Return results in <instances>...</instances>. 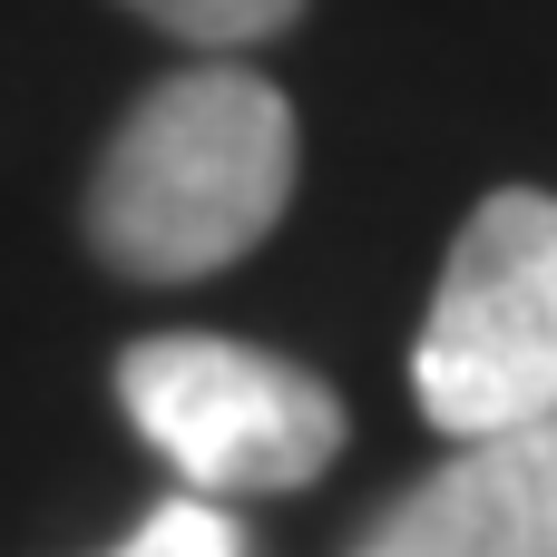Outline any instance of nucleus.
<instances>
[{
  "label": "nucleus",
  "mask_w": 557,
  "mask_h": 557,
  "mask_svg": "<svg viewBox=\"0 0 557 557\" xmlns=\"http://www.w3.org/2000/svg\"><path fill=\"white\" fill-rule=\"evenodd\" d=\"M294 157V98L245 59H196L157 78L98 147L78 235L127 284H206L284 225Z\"/></svg>",
  "instance_id": "f257e3e1"
},
{
  "label": "nucleus",
  "mask_w": 557,
  "mask_h": 557,
  "mask_svg": "<svg viewBox=\"0 0 557 557\" xmlns=\"http://www.w3.org/2000/svg\"><path fill=\"white\" fill-rule=\"evenodd\" d=\"M411 401L441 441H490L557 411V196L499 186L450 235L411 343Z\"/></svg>",
  "instance_id": "f03ea898"
},
{
  "label": "nucleus",
  "mask_w": 557,
  "mask_h": 557,
  "mask_svg": "<svg viewBox=\"0 0 557 557\" xmlns=\"http://www.w3.org/2000/svg\"><path fill=\"white\" fill-rule=\"evenodd\" d=\"M117 401L137 441L196 499H274L343 460V392L235 333H147L117 352Z\"/></svg>",
  "instance_id": "7ed1b4c3"
},
{
  "label": "nucleus",
  "mask_w": 557,
  "mask_h": 557,
  "mask_svg": "<svg viewBox=\"0 0 557 557\" xmlns=\"http://www.w3.org/2000/svg\"><path fill=\"white\" fill-rule=\"evenodd\" d=\"M352 557H557V411L450 441V460L411 480Z\"/></svg>",
  "instance_id": "20e7f679"
},
{
  "label": "nucleus",
  "mask_w": 557,
  "mask_h": 557,
  "mask_svg": "<svg viewBox=\"0 0 557 557\" xmlns=\"http://www.w3.org/2000/svg\"><path fill=\"white\" fill-rule=\"evenodd\" d=\"M98 557H255V529H245V509L176 490V499H157L117 548H98Z\"/></svg>",
  "instance_id": "39448f33"
},
{
  "label": "nucleus",
  "mask_w": 557,
  "mask_h": 557,
  "mask_svg": "<svg viewBox=\"0 0 557 557\" xmlns=\"http://www.w3.org/2000/svg\"><path fill=\"white\" fill-rule=\"evenodd\" d=\"M127 10L157 20L166 39H186V49H225V59L304 20V0H127Z\"/></svg>",
  "instance_id": "423d86ee"
}]
</instances>
